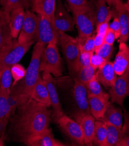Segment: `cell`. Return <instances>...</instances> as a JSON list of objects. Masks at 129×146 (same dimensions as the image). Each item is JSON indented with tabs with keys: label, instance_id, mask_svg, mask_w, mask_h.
<instances>
[{
	"label": "cell",
	"instance_id": "44",
	"mask_svg": "<svg viewBox=\"0 0 129 146\" xmlns=\"http://www.w3.org/2000/svg\"><path fill=\"white\" fill-rule=\"evenodd\" d=\"M94 43L96 50L100 46H101L104 43V36L97 34L94 37Z\"/></svg>",
	"mask_w": 129,
	"mask_h": 146
},
{
	"label": "cell",
	"instance_id": "21",
	"mask_svg": "<svg viewBox=\"0 0 129 146\" xmlns=\"http://www.w3.org/2000/svg\"><path fill=\"white\" fill-rule=\"evenodd\" d=\"M8 97L7 94L0 92V138L4 139L6 129L12 115L7 101Z\"/></svg>",
	"mask_w": 129,
	"mask_h": 146
},
{
	"label": "cell",
	"instance_id": "8",
	"mask_svg": "<svg viewBox=\"0 0 129 146\" xmlns=\"http://www.w3.org/2000/svg\"><path fill=\"white\" fill-rule=\"evenodd\" d=\"M129 96V66L117 78L109 90V97L112 103L120 106L123 105L125 98Z\"/></svg>",
	"mask_w": 129,
	"mask_h": 146
},
{
	"label": "cell",
	"instance_id": "2",
	"mask_svg": "<svg viewBox=\"0 0 129 146\" xmlns=\"http://www.w3.org/2000/svg\"><path fill=\"white\" fill-rule=\"evenodd\" d=\"M46 46L40 42H36L32 55L31 60L26 70V75L17 89L11 90V93L23 95L30 98L34 86L40 75L41 60Z\"/></svg>",
	"mask_w": 129,
	"mask_h": 146
},
{
	"label": "cell",
	"instance_id": "27",
	"mask_svg": "<svg viewBox=\"0 0 129 146\" xmlns=\"http://www.w3.org/2000/svg\"><path fill=\"white\" fill-rule=\"evenodd\" d=\"M107 140V129L105 123L99 120L95 121L93 143L100 146H106Z\"/></svg>",
	"mask_w": 129,
	"mask_h": 146
},
{
	"label": "cell",
	"instance_id": "7",
	"mask_svg": "<svg viewBox=\"0 0 129 146\" xmlns=\"http://www.w3.org/2000/svg\"><path fill=\"white\" fill-rule=\"evenodd\" d=\"M37 29L35 41L40 42L44 46L49 44H58L59 41L58 31L54 23L48 17L37 14Z\"/></svg>",
	"mask_w": 129,
	"mask_h": 146
},
{
	"label": "cell",
	"instance_id": "17",
	"mask_svg": "<svg viewBox=\"0 0 129 146\" xmlns=\"http://www.w3.org/2000/svg\"><path fill=\"white\" fill-rule=\"evenodd\" d=\"M96 76L105 88H110L118 78V75L113 67V62L108 61L102 67L98 68Z\"/></svg>",
	"mask_w": 129,
	"mask_h": 146
},
{
	"label": "cell",
	"instance_id": "22",
	"mask_svg": "<svg viewBox=\"0 0 129 146\" xmlns=\"http://www.w3.org/2000/svg\"><path fill=\"white\" fill-rule=\"evenodd\" d=\"M13 39L10 27V13L0 10V50Z\"/></svg>",
	"mask_w": 129,
	"mask_h": 146
},
{
	"label": "cell",
	"instance_id": "26",
	"mask_svg": "<svg viewBox=\"0 0 129 146\" xmlns=\"http://www.w3.org/2000/svg\"><path fill=\"white\" fill-rule=\"evenodd\" d=\"M107 129V140L106 146H118L123 137V130L111 123L104 122Z\"/></svg>",
	"mask_w": 129,
	"mask_h": 146
},
{
	"label": "cell",
	"instance_id": "46",
	"mask_svg": "<svg viewBox=\"0 0 129 146\" xmlns=\"http://www.w3.org/2000/svg\"><path fill=\"white\" fill-rule=\"evenodd\" d=\"M4 145V139L0 138V146Z\"/></svg>",
	"mask_w": 129,
	"mask_h": 146
},
{
	"label": "cell",
	"instance_id": "12",
	"mask_svg": "<svg viewBox=\"0 0 129 146\" xmlns=\"http://www.w3.org/2000/svg\"><path fill=\"white\" fill-rule=\"evenodd\" d=\"M42 78L48 92L51 107L52 108V118L55 121L64 115L60 103L55 82L51 74L43 72Z\"/></svg>",
	"mask_w": 129,
	"mask_h": 146
},
{
	"label": "cell",
	"instance_id": "14",
	"mask_svg": "<svg viewBox=\"0 0 129 146\" xmlns=\"http://www.w3.org/2000/svg\"><path fill=\"white\" fill-rule=\"evenodd\" d=\"M75 118L80 124L84 136V145H92L94 135L95 118L91 114L76 113Z\"/></svg>",
	"mask_w": 129,
	"mask_h": 146
},
{
	"label": "cell",
	"instance_id": "35",
	"mask_svg": "<svg viewBox=\"0 0 129 146\" xmlns=\"http://www.w3.org/2000/svg\"><path fill=\"white\" fill-rule=\"evenodd\" d=\"M113 51V46L108 44L107 43H104L103 44L97 48L95 52L98 55L101 56L107 61H109L110 58Z\"/></svg>",
	"mask_w": 129,
	"mask_h": 146
},
{
	"label": "cell",
	"instance_id": "6",
	"mask_svg": "<svg viewBox=\"0 0 129 146\" xmlns=\"http://www.w3.org/2000/svg\"><path fill=\"white\" fill-rule=\"evenodd\" d=\"M63 63L56 44H48L43 51L41 63L40 72H47L55 78L62 76Z\"/></svg>",
	"mask_w": 129,
	"mask_h": 146
},
{
	"label": "cell",
	"instance_id": "11",
	"mask_svg": "<svg viewBox=\"0 0 129 146\" xmlns=\"http://www.w3.org/2000/svg\"><path fill=\"white\" fill-rule=\"evenodd\" d=\"M54 23L58 32L65 33L73 30L75 24L74 19L66 9L61 0H56Z\"/></svg>",
	"mask_w": 129,
	"mask_h": 146
},
{
	"label": "cell",
	"instance_id": "36",
	"mask_svg": "<svg viewBox=\"0 0 129 146\" xmlns=\"http://www.w3.org/2000/svg\"><path fill=\"white\" fill-rule=\"evenodd\" d=\"M125 122L124 126H122L123 130V137L118 144V146H129V114L124 111Z\"/></svg>",
	"mask_w": 129,
	"mask_h": 146
},
{
	"label": "cell",
	"instance_id": "43",
	"mask_svg": "<svg viewBox=\"0 0 129 146\" xmlns=\"http://www.w3.org/2000/svg\"><path fill=\"white\" fill-rule=\"evenodd\" d=\"M70 7H79L87 2L89 0H65Z\"/></svg>",
	"mask_w": 129,
	"mask_h": 146
},
{
	"label": "cell",
	"instance_id": "15",
	"mask_svg": "<svg viewBox=\"0 0 129 146\" xmlns=\"http://www.w3.org/2000/svg\"><path fill=\"white\" fill-rule=\"evenodd\" d=\"M23 143L28 146L65 145L64 144L54 138L51 128H48L37 135L27 138Z\"/></svg>",
	"mask_w": 129,
	"mask_h": 146
},
{
	"label": "cell",
	"instance_id": "4",
	"mask_svg": "<svg viewBox=\"0 0 129 146\" xmlns=\"http://www.w3.org/2000/svg\"><path fill=\"white\" fill-rule=\"evenodd\" d=\"M60 44L67 65L69 74L73 78L80 70L79 57L80 50L77 38L66 34L65 32H58Z\"/></svg>",
	"mask_w": 129,
	"mask_h": 146
},
{
	"label": "cell",
	"instance_id": "33",
	"mask_svg": "<svg viewBox=\"0 0 129 146\" xmlns=\"http://www.w3.org/2000/svg\"><path fill=\"white\" fill-rule=\"evenodd\" d=\"M29 98L23 95L11 93L7 98V101L11 108V115H13V113L15 112L18 107L25 103Z\"/></svg>",
	"mask_w": 129,
	"mask_h": 146
},
{
	"label": "cell",
	"instance_id": "10",
	"mask_svg": "<svg viewBox=\"0 0 129 146\" xmlns=\"http://www.w3.org/2000/svg\"><path fill=\"white\" fill-rule=\"evenodd\" d=\"M37 29V17L34 12L26 11L22 28L18 36V41L21 44L34 42Z\"/></svg>",
	"mask_w": 129,
	"mask_h": 146
},
{
	"label": "cell",
	"instance_id": "13",
	"mask_svg": "<svg viewBox=\"0 0 129 146\" xmlns=\"http://www.w3.org/2000/svg\"><path fill=\"white\" fill-rule=\"evenodd\" d=\"M88 96L89 93L86 86L74 78L73 96L75 103L79 108V112L77 113L91 114Z\"/></svg>",
	"mask_w": 129,
	"mask_h": 146
},
{
	"label": "cell",
	"instance_id": "41",
	"mask_svg": "<svg viewBox=\"0 0 129 146\" xmlns=\"http://www.w3.org/2000/svg\"><path fill=\"white\" fill-rule=\"evenodd\" d=\"M107 62V61L105 60L104 58L95 53V54H93L92 55L91 60V65L96 70H97L98 68L102 67Z\"/></svg>",
	"mask_w": 129,
	"mask_h": 146
},
{
	"label": "cell",
	"instance_id": "29",
	"mask_svg": "<svg viewBox=\"0 0 129 146\" xmlns=\"http://www.w3.org/2000/svg\"><path fill=\"white\" fill-rule=\"evenodd\" d=\"M95 7L96 14L95 25L97 26L107 19L110 11L104 0H97Z\"/></svg>",
	"mask_w": 129,
	"mask_h": 146
},
{
	"label": "cell",
	"instance_id": "48",
	"mask_svg": "<svg viewBox=\"0 0 129 146\" xmlns=\"http://www.w3.org/2000/svg\"><path fill=\"white\" fill-rule=\"evenodd\" d=\"M1 73L0 72V80H1Z\"/></svg>",
	"mask_w": 129,
	"mask_h": 146
},
{
	"label": "cell",
	"instance_id": "18",
	"mask_svg": "<svg viewBox=\"0 0 129 146\" xmlns=\"http://www.w3.org/2000/svg\"><path fill=\"white\" fill-rule=\"evenodd\" d=\"M89 103L92 115L97 120H100L109 107V98H103L89 94Z\"/></svg>",
	"mask_w": 129,
	"mask_h": 146
},
{
	"label": "cell",
	"instance_id": "16",
	"mask_svg": "<svg viewBox=\"0 0 129 146\" xmlns=\"http://www.w3.org/2000/svg\"><path fill=\"white\" fill-rule=\"evenodd\" d=\"M114 7L115 10L113 11L114 14L118 17L120 25V42L126 43L128 39L129 12L126 9L125 4L122 2V0H119Z\"/></svg>",
	"mask_w": 129,
	"mask_h": 146
},
{
	"label": "cell",
	"instance_id": "34",
	"mask_svg": "<svg viewBox=\"0 0 129 146\" xmlns=\"http://www.w3.org/2000/svg\"><path fill=\"white\" fill-rule=\"evenodd\" d=\"M11 72L12 77L13 79V83L12 86V88H13L15 86L17 83H18V82L24 78L26 70L22 65L18 63L13 65L11 68Z\"/></svg>",
	"mask_w": 129,
	"mask_h": 146
},
{
	"label": "cell",
	"instance_id": "9",
	"mask_svg": "<svg viewBox=\"0 0 129 146\" xmlns=\"http://www.w3.org/2000/svg\"><path fill=\"white\" fill-rule=\"evenodd\" d=\"M55 122L59 125L61 129L71 140L80 145H84L82 129L77 121L64 114Z\"/></svg>",
	"mask_w": 129,
	"mask_h": 146
},
{
	"label": "cell",
	"instance_id": "50",
	"mask_svg": "<svg viewBox=\"0 0 129 146\" xmlns=\"http://www.w3.org/2000/svg\"><path fill=\"white\" fill-rule=\"evenodd\" d=\"M128 38H129V31H128Z\"/></svg>",
	"mask_w": 129,
	"mask_h": 146
},
{
	"label": "cell",
	"instance_id": "38",
	"mask_svg": "<svg viewBox=\"0 0 129 146\" xmlns=\"http://www.w3.org/2000/svg\"><path fill=\"white\" fill-rule=\"evenodd\" d=\"M93 54L94 52H84L80 50V54L79 57L80 69L91 65V60Z\"/></svg>",
	"mask_w": 129,
	"mask_h": 146
},
{
	"label": "cell",
	"instance_id": "31",
	"mask_svg": "<svg viewBox=\"0 0 129 146\" xmlns=\"http://www.w3.org/2000/svg\"><path fill=\"white\" fill-rule=\"evenodd\" d=\"M12 78L11 68L4 69L1 73V80H0V92H2L8 96L11 93Z\"/></svg>",
	"mask_w": 129,
	"mask_h": 146
},
{
	"label": "cell",
	"instance_id": "40",
	"mask_svg": "<svg viewBox=\"0 0 129 146\" xmlns=\"http://www.w3.org/2000/svg\"><path fill=\"white\" fill-rule=\"evenodd\" d=\"M113 16H114V19L111 23H109V29H110L114 33L116 36V38L117 39L119 38L120 36V25L118 17L114 14V12H113Z\"/></svg>",
	"mask_w": 129,
	"mask_h": 146
},
{
	"label": "cell",
	"instance_id": "25",
	"mask_svg": "<svg viewBox=\"0 0 129 146\" xmlns=\"http://www.w3.org/2000/svg\"><path fill=\"white\" fill-rule=\"evenodd\" d=\"M99 121L111 123L122 129L123 126V112L122 109L114 107L110 103L103 117Z\"/></svg>",
	"mask_w": 129,
	"mask_h": 146
},
{
	"label": "cell",
	"instance_id": "49",
	"mask_svg": "<svg viewBox=\"0 0 129 146\" xmlns=\"http://www.w3.org/2000/svg\"><path fill=\"white\" fill-rule=\"evenodd\" d=\"M127 3H129V0H128V2H127Z\"/></svg>",
	"mask_w": 129,
	"mask_h": 146
},
{
	"label": "cell",
	"instance_id": "3",
	"mask_svg": "<svg viewBox=\"0 0 129 146\" xmlns=\"http://www.w3.org/2000/svg\"><path fill=\"white\" fill-rule=\"evenodd\" d=\"M76 25L80 44L92 36L96 21L95 7L91 1H88L79 7H70Z\"/></svg>",
	"mask_w": 129,
	"mask_h": 146
},
{
	"label": "cell",
	"instance_id": "32",
	"mask_svg": "<svg viewBox=\"0 0 129 146\" xmlns=\"http://www.w3.org/2000/svg\"><path fill=\"white\" fill-rule=\"evenodd\" d=\"M89 94L101 97L103 98H109V95L104 92L96 75L88 83L86 86Z\"/></svg>",
	"mask_w": 129,
	"mask_h": 146
},
{
	"label": "cell",
	"instance_id": "28",
	"mask_svg": "<svg viewBox=\"0 0 129 146\" xmlns=\"http://www.w3.org/2000/svg\"><path fill=\"white\" fill-rule=\"evenodd\" d=\"M33 0H0V5L4 11L11 12L14 9L19 7L27 9L32 4Z\"/></svg>",
	"mask_w": 129,
	"mask_h": 146
},
{
	"label": "cell",
	"instance_id": "47",
	"mask_svg": "<svg viewBox=\"0 0 129 146\" xmlns=\"http://www.w3.org/2000/svg\"><path fill=\"white\" fill-rule=\"evenodd\" d=\"M125 7H126V9L127 10V11L129 12V3L125 4Z\"/></svg>",
	"mask_w": 129,
	"mask_h": 146
},
{
	"label": "cell",
	"instance_id": "42",
	"mask_svg": "<svg viewBox=\"0 0 129 146\" xmlns=\"http://www.w3.org/2000/svg\"><path fill=\"white\" fill-rule=\"evenodd\" d=\"M116 39L115 34L110 29H108L104 36V42L108 44L113 46L114 40Z\"/></svg>",
	"mask_w": 129,
	"mask_h": 146
},
{
	"label": "cell",
	"instance_id": "24",
	"mask_svg": "<svg viewBox=\"0 0 129 146\" xmlns=\"http://www.w3.org/2000/svg\"><path fill=\"white\" fill-rule=\"evenodd\" d=\"M30 98L48 108L51 106L48 90L41 76L38 78Z\"/></svg>",
	"mask_w": 129,
	"mask_h": 146
},
{
	"label": "cell",
	"instance_id": "19",
	"mask_svg": "<svg viewBox=\"0 0 129 146\" xmlns=\"http://www.w3.org/2000/svg\"><path fill=\"white\" fill-rule=\"evenodd\" d=\"M129 66V47L126 43L120 42L119 51L113 62V67L118 75H120Z\"/></svg>",
	"mask_w": 129,
	"mask_h": 146
},
{
	"label": "cell",
	"instance_id": "39",
	"mask_svg": "<svg viewBox=\"0 0 129 146\" xmlns=\"http://www.w3.org/2000/svg\"><path fill=\"white\" fill-rule=\"evenodd\" d=\"M113 11H110V13L109 14V15L107 18V19L103 23H100L99 25L96 26L97 28V34L102 35L103 36H105L108 29H109V21L113 16Z\"/></svg>",
	"mask_w": 129,
	"mask_h": 146
},
{
	"label": "cell",
	"instance_id": "20",
	"mask_svg": "<svg viewBox=\"0 0 129 146\" xmlns=\"http://www.w3.org/2000/svg\"><path fill=\"white\" fill-rule=\"evenodd\" d=\"M56 4V0H33L31 6L33 12L48 17L54 23Z\"/></svg>",
	"mask_w": 129,
	"mask_h": 146
},
{
	"label": "cell",
	"instance_id": "1",
	"mask_svg": "<svg viewBox=\"0 0 129 146\" xmlns=\"http://www.w3.org/2000/svg\"><path fill=\"white\" fill-rule=\"evenodd\" d=\"M51 111L32 98L18 108L11 121L12 133L22 143L49 128Z\"/></svg>",
	"mask_w": 129,
	"mask_h": 146
},
{
	"label": "cell",
	"instance_id": "45",
	"mask_svg": "<svg viewBox=\"0 0 129 146\" xmlns=\"http://www.w3.org/2000/svg\"><path fill=\"white\" fill-rule=\"evenodd\" d=\"M104 1H105V3L110 6H115L119 0H104Z\"/></svg>",
	"mask_w": 129,
	"mask_h": 146
},
{
	"label": "cell",
	"instance_id": "23",
	"mask_svg": "<svg viewBox=\"0 0 129 146\" xmlns=\"http://www.w3.org/2000/svg\"><path fill=\"white\" fill-rule=\"evenodd\" d=\"M25 17L24 9L19 7L10 12V27L13 38H18L22 28Z\"/></svg>",
	"mask_w": 129,
	"mask_h": 146
},
{
	"label": "cell",
	"instance_id": "37",
	"mask_svg": "<svg viewBox=\"0 0 129 146\" xmlns=\"http://www.w3.org/2000/svg\"><path fill=\"white\" fill-rule=\"evenodd\" d=\"M94 37L95 36H91L89 37L88 38L86 39L85 41L83 44H80L79 43L80 50L84 52H94L95 50Z\"/></svg>",
	"mask_w": 129,
	"mask_h": 146
},
{
	"label": "cell",
	"instance_id": "5",
	"mask_svg": "<svg viewBox=\"0 0 129 146\" xmlns=\"http://www.w3.org/2000/svg\"><path fill=\"white\" fill-rule=\"evenodd\" d=\"M34 42L21 44L13 38L0 50V72L18 64L30 49Z\"/></svg>",
	"mask_w": 129,
	"mask_h": 146
},
{
	"label": "cell",
	"instance_id": "30",
	"mask_svg": "<svg viewBox=\"0 0 129 146\" xmlns=\"http://www.w3.org/2000/svg\"><path fill=\"white\" fill-rule=\"evenodd\" d=\"M97 70L91 66L80 69L74 78H76L82 84L87 86L88 83L96 75Z\"/></svg>",
	"mask_w": 129,
	"mask_h": 146
}]
</instances>
